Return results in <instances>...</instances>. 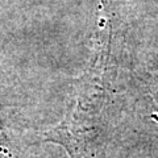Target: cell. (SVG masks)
Here are the masks:
<instances>
[{"label":"cell","instance_id":"1","mask_svg":"<svg viewBox=\"0 0 158 158\" xmlns=\"http://www.w3.org/2000/svg\"><path fill=\"white\" fill-rule=\"evenodd\" d=\"M150 87H152V91H153V98H154V100L158 103V71L156 74H153Z\"/></svg>","mask_w":158,"mask_h":158}]
</instances>
